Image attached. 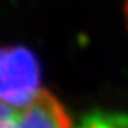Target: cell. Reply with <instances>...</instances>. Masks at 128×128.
I'll return each instance as SVG.
<instances>
[{"mask_svg":"<svg viewBox=\"0 0 128 128\" xmlns=\"http://www.w3.org/2000/svg\"><path fill=\"white\" fill-rule=\"evenodd\" d=\"M41 91V70L36 54L23 46H0V101L23 105Z\"/></svg>","mask_w":128,"mask_h":128,"instance_id":"6da1fadb","label":"cell"},{"mask_svg":"<svg viewBox=\"0 0 128 128\" xmlns=\"http://www.w3.org/2000/svg\"><path fill=\"white\" fill-rule=\"evenodd\" d=\"M0 128H72V123L63 104L42 90L23 105L0 101Z\"/></svg>","mask_w":128,"mask_h":128,"instance_id":"7a4b0ae2","label":"cell"},{"mask_svg":"<svg viewBox=\"0 0 128 128\" xmlns=\"http://www.w3.org/2000/svg\"><path fill=\"white\" fill-rule=\"evenodd\" d=\"M75 128H128V114L118 112H93L86 114Z\"/></svg>","mask_w":128,"mask_h":128,"instance_id":"3957f363","label":"cell"},{"mask_svg":"<svg viewBox=\"0 0 128 128\" xmlns=\"http://www.w3.org/2000/svg\"><path fill=\"white\" fill-rule=\"evenodd\" d=\"M126 16H127V23H128V0L126 2Z\"/></svg>","mask_w":128,"mask_h":128,"instance_id":"277c9868","label":"cell"}]
</instances>
